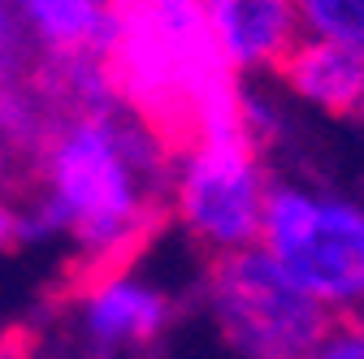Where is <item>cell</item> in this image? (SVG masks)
Wrapping results in <instances>:
<instances>
[{
	"mask_svg": "<svg viewBox=\"0 0 364 359\" xmlns=\"http://www.w3.org/2000/svg\"><path fill=\"white\" fill-rule=\"evenodd\" d=\"M173 148V134L126 96L61 113L14 195V247H65L91 268L130 260L165 216Z\"/></svg>",
	"mask_w": 364,
	"mask_h": 359,
	"instance_id": "cell-1",
	"label": "cell"
},
{
	"mask_svg": "<svg viewBox=\"0 0 364 359\" xmlns=\"http://www.w3.org/2000/svg\"><path fill=\"white\" fill-rule=\"evenodd\" d=\"M264 156L243 139L235 117V82L200 113L187 139L173 148L165 216L208 260L260 243L269 199Z\"/></svg>",
	"mask_w": 364,
	"mask_h": 359,
	"instance_id": "cell-2",
	"label": "cell"
},
{
	"mask_svg": "<svg viewBox=\"0 0 364 359\" xmlns=\"http://www.w3.org/2000/svg\"><path fill=\"white\" fill-rule=\"evenodd\" d=\"M109 61L122 96L173 139H187L200 113L235 82L213 53L204 0H117Z\"/></svg>",
	"mask_w": 364,
	"mask_h": 359,
	"instance_id": "cell-3",
	"label": "cell"
},
{
	"mask_svg": "<svg viewBox=\"0 0 364 359\" xmlns=\"http://www.w3.org/2000/svg\"><path fill=\"white\" fill-rule=\"evenodd\" d=\"M260 247L330 316L364 311V199L308 177H273Z\"/></svg>",
	"mask_w": 364,
	"mask_h": 359,
	"instance_id": "cell-4",
	"label": "cell"
},
{
	"mask_svg": "<svg viewBox=\"0 0 364 359\" xmlns=\"http://www.w3.org/2000/svg\"><path fill=\"white\" fill-rule=\"evenodd\" d=\"M200 294L235 359H304L334 321L260 243L213 255Z\"/></svg>",
	"mask_w": 364,
	"mask_h": 359,
	"instance_id": "cell-5",
	"label": "cell"
},
{
	"mask_svg": "<svg viewBox=\"0 0 364 359\" xmlns=\"http://www.w3.org/2000/svg\"><path fill=\"white\" fill-rule=\"evenodd\" d=\"M173 321V294L148 268L117 260L91 268V282L74 303V329L91 355H126L161 338Z\"/></svg>",
	"mask_w": 364,
	"mask_h": 359,
	"instance_id": "cell-6",
	"label": "cell"
},
{
	"mask_svg": "<svg viewBox=\"0 0 364 359\" xmlns=\"http://www.w3.org/2000/svg\"><path fill=\"white\" fill-rule=\"evenodd\" d=\"M204 22L230 78H273L304 39L295 0H204Z\"/></svg>",
	"mask_w": 364,
	"mask_h": 359,
	"instance_id": "cell-7",
	"label": "cell"
},
{
	"mask_svg": "<svg viewBox=\"0 0 364 359\" xmlns=\"http://www.w3.org/2000/svg\"><path fill=\"white\" fill-rule=\"evenodd\" d=\"M273 82L295 109L321 117H355L364 96V57L321 39H299L287 61L273 70Z\"/></svg>",
	"mask_w": 364,
	"mask_h": 359,
	"instance_id": "cell-8",
	"label": "cell"
},
{
	"mask_svg": "<svg viewBox=\"0 0 364 359\" xmlns=\"http://www.w3.org/2000/svg\"><path fill=\"white\" fill-rule=\"evenodd\" d=\"M39 61L57 57H113L117 0H18Z\"/></svg>",
	"mask_w": 364,
	"mask_h": 359,
	"instance_id": "cell-9",
	"label": "cell"
},
{
	"mask_svg": "<svg viewBox=\"0 0 364 359\" xmlns=\"http://www.w3.org/2000/svg\"><path fill=\"white\" fill-rule=\"evenodd\" d=\"M295 9L304 39H321L364 57V0H295Z\"/></svg>",
	"mask_w": 364,
	"mask_h": 359,
	"instance_id": "cell-10",
	"label": "cell"
},
{
	"mask_svg": "<svg viewBox=\"0 0 364 359\" xmlns=\"http://www.w3.org/2000/svg\"><path fill=\"white\" fill-rule=\"evenodd\" d=\"M39 70V53L18 13V0H0V82H18Z\"/></svg>",
	"mask_w": 364,
	"mask_h": 359,
	"instance_id": "cell-11",
	"label": "cell"
},
{
	"mask_svg": "<svg viewBox=\"0 0 364 359\" xmlns=\"http://www.w3.org/2000/svg\"><path fill=\"white\" fill-rule=\"evenodd\" d=\"M304 359H364V311L334 316L326 333L308 346Z\"/></svg>",
	"mask_w": 364,
	"mask_h": 359,
	"instance_id": "cell-12",
	"label": "cell"
},
{
	"mask_svg": "<svg viewBox=\"0 0 364 359\" xmlns=\"http://www.w3.org/2000/svg\"><path fill=\"white\" fill-rule=\"evenodd\" d=\"M14 247V195L0 187V251Z\"/></svg>",
	"mask_w": 364,
	"mask_h": 359,
	"instance_id": "cell-13",
	"label": "cell"
},
{
	"mask_svg": "<svg viewBox=\"0 0 364 359\" xmlns=\"http://www.w3.org/2000/svg\"><path fill=\"white\" fill-rule=\"evenodd\" d=\"M355 117H360V121H364V96H360V109H355Z\"/></svg>",
	"mask_w": 364,
	"mask_h": 359,
	"instance_id": "cell-14",
	"label": "cell"
}]
</instances>
